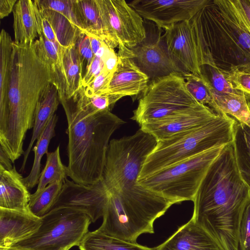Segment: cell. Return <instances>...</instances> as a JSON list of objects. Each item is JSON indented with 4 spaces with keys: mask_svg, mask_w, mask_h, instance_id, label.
<instances>
[{
    "mask_svg": "<svg viewBox=\"0 0 250 250\" xmlns=\"http://www.w3.org/2000/svg\"><path fill=\"white\" fill-rule=\"evenodd\" d=\"M250 190L236 165L232 143L224 146L197 192L191 218L223 250H239V229Z\"/></svg>",
    "mask_w": 250,
    "mask_h": 250,
    "instance_id": "1",
    "label": "cell"
},
{
    "mask_svg": "<svg viewBox=\"0 0 250 250\" xmlns=\"http://www.w3.org/2000/svg\"><path fill=\"white\" fill-rule=\"evenodd\" d=\"M51 83L49 67L34 42H13L7 103L0 109V146L13 163L24 153L26 132L33 127L38 104Z\"/></svg>",
    "mask_w": 250,
    "mask_h": 250,
    "instance_id": "2",
    "label": "cell"
},
{
    "mask_svg": "<svg viewBox=\"0 0 250 250\" xmlns=\"http://www.w3.org/2000/svg\"><path fill=\"white\" fill-rule=\"evenodd\" d=\"M156 143L152 135L140 128L132 135L110 140L102 180L122 203L154 206L173 204L138 183L143 166Z\"/></svg>",
    "mask_w": 250,
    "mask_h": 250,
    "instance_id": "3",
    "label": "cell"
},
{
    "mask_svg": "<svg viewBox=\"0 0 250 250\" xmlns=\"http://www.w3.org/2000/svg\"><path fill=\"white\" fill-rule=\"evenodd\" d=\"M124 123L102 110L67 124V175L73 182L89 186L101 181L110 137Z\"/></svg>",
    "mask_w": 250,
    "mask_h": 250,
    "instance_id": "4",
    "label": "cell"
},
{
    "mask_svg": "<svg viewBox=\"0 0 250 250\" xmlns=\"http://www.w3.org/2000/svg\"><path fill=\"white\" fill-rule=\"evenodd\" d=\"M236 121L223 113L196 129L157 141L146 159L139 178L147 176L212 148L232 143Z\"/></svg>",
    "mask_w": 250,
    "mask_h": 250,
    "instance_id": "5",
    "label": "cell"
},
{
    "mask_svg": "<svg viewBox=\"0 0 250 250\" xmlns=\"http://www.w3.org/2000/svg\"><path fill=\"white\" fill-rule=\"evenodd\" d=\"M224 146L212 148L147 176L139 178L138 183L173 204L185 201H193L210 165Z\"/></svg>",
    "mask_w": 250,
    "mask_h": 250,
    "instance_id": "6",
    "label": "cell"
},
{
    "mask_svg": "<svg viewBox=\"0 0 250 250\" xmlns=\"http://www.w3.org/2000/svg\"><path fill=\"white\" fill-rule=\"evenodd\" d=\"M197 40L211 54L218 66L250 68V55L243 48L210 0L190 21ZM222 66L221 68H222Z\"/></svg>",
    "mask_w": 250,
    "mask_h": 250,
    "instance_id": "7",
    "label": "cell"
},
{
    "mask_svg": "<svg viewBox=\"0 0 250 250\" xmlns=\"http://www.w3.org/2000/svg\"><path fill=\"white\" fill-rule=\"evenodd\" d=\"M200 104L187 90L183 75L173 73L149 82L131 119L141 126L188 110Z\"/></svg>",
    "mask_w": 250,
    "mask_h": 250,
    "instance_id": "8",
    "label": "cell"
},
{
    "mask_svg": "<svg viewBox=\"0 0 250 250\" xmlns=\"http://www.w3.org/2000/svg\"><path fill=\"white\" fill-rule=\"evenodd\" d=\"M41 218L42 224L35 233L9 249L61 250L79 246L92 222L86 214L68 208H54Z\"/></svg>",
    "mask_w": 250,
    "mask_h": 250,
    "instance_id": "9",
    "label": "cell"
},
{
    "mask_svg": "<svg viewBox=\"0 0 250 250\" xmlns=\"http://www.w3.org/2000/svg\"><path fill=\"white\" fill-rule=\"evenodd\" d=\"M110 47L132 48L146 38L142 17L124 0H96Z\"/></svg>",
    "mask_w": 250,
    "mask_h": 250,
    "instance_id": "10",
    "label": "cell"
},
{
    "mask_svg": "<svg viewBox=\"0 0 250 250\" xmlns=\"http://www.w3.org/2000/svg\"><path fill=\"white\" fill-rule=\"evenodd\" d=\"M118 55L131 59L149 78V82L173 73L184 75L170 56L163 36L160 32L156 39H147L128 48L119 45Z\"/></svg>",
    "mask_w": 250,
    "mask_h": 250,
    "instance_id": "11",
    "label": "cell"
},
{
    "mask_svg": "<svg viewBox=\"0 0 250 250\" xmlns=\"http://www.w3.org/2000/svg\"><path fill=\"white\" fill-rule=\"evenodd\" d=\"M210 0H134L127 3L142 18L167 29L179 22L190 21Z\"/></svg>",
    "mask_w": 250,
    "mask_h": 250,
    "instance_id": "12",
    "label": "cell"
},
{
    "mask_svg": "<svg viewBox=\"0 0 250 250\" xmlns=\"http://www.w3.org/2000/svg\"><path fill=\"white\" fill-rule=\"evenodd\" d=\"M107 200L108 191L102 179L95 184L85 186L66 178L51 210L70 208L86 214L95 223L103 217Z\"/></svg>",
    "mask_w": 250,
    "mask_h": 250,
    "instance_id": "13",
    "label": "cell"
},
{
    "mask_svg": "<svg viewBox=\"0 0 250 250\" xmlns=\"http://www.w3.org/2000/svg\"><path fill=\"white\" fill-rule=\"evenodd\" d=\"M168 51L183 71L202 76L201 67L206 62L198 47L190 21L175 23L163 35Z\"/></svg>",
    "mask_w": 250,
    "mask_h": 250,
    "instance_id": "14",
    "label": "cell"
},
{
    "mask_svg": "<svg viewBox=\"0 0 250 250\" xmlns=\"http://www.w3.org/2000/svg\"><path fill=\"white\" fill-rule=\"evenodd\" d=\"M208 106L200 104L188 110L140 126L157 140L168 139L196 129L218 116Z\"/></svg>",
    "mask_w": 250,
    "mask_h": 250,
    "instance_id": "15",
    "label": "cell"
},
{
    "mask_svg": "<svg viewBox=\"0 0 250 250\" xmlns=\"http://www.w3.org/2000/svg\"><path fill=\"white\" fill-rule=\"evenodd\" d=\"M42 218L30 210L0 208V249H8L33 235L40 228Z\"/></svg>",
    "mask_w": 250,
    "mask_h": 250,
    "instance_id": "16",
    "label": "cell"
},
{
    "mask_svg": "<svg viewBox=\"0 0 250 250\" xmlns=\"http://www.w3.org/2000/svg\"><path fill=\"white\" fill-rule=\"evenodd\" d=\"M118 56V61L110 80L106 94L118 101L137 95L147 87L149 79L128 58Z\"/></svg>",
    "mask_w": 250,
    "mask_h": 250,
    "instance_id": "17",
    "label": "cell"
},
{
    "mask_svg": "<svg viewBox=\"0 0 250 250\" xmlns=\"http://www.w3.org/2000/svg\"><path fill=\"white\" fill-rule=\"evenodd\" d=\"M155 250H223L217 241L191 219Z\"/></svg>",
    "mask_w": 250,
    "mask_h": 250,
    "instance_id": "18",
    "label": "cell"
},
{
    "mask_svg": "<svg viewBox=\"0 0 250 250\" xmlns=\"http://www.w3.org/2000/svg\"><path fill=\"white\" fill-rule=\"evenodd\" d=\"M30 195L23 177L15 166L11 170L0 167V208L29 209Z\"/></svg>",
    "mask_w": 250,
    "mask_h": 250,
    "instance_id": "19",
    "label": "cell"
},
{
    "mask_svg": "<svg viewBox=\"0 0 250 250\" xmlns=\"http://www.w3.org/2000/svg\"><path fill=\"white\" fill-rule=\"evenodd\" d=\"M14 41L19 44L33 42L39 36V22L34 0H18L13 9Z\"/></svg>",
    "mask_w": 250,
    "mask_h": 250,
    "instance_id": "20",
    "label": "cell"
},
{
    "mask_svg": "<svg viewBox=\"0 0 250 250\" xmlns=\"http://www.w3.org/2000/svg\"><path fill=\"white\" fill-rule=\"evenodd\" d=\"M60 100L58 89L51 83L48 86L37 107L32 137L27 148L24 151L20 170L23 171L33 145L42 133L57 110Z\"/></svg>",
    "mask_w": 250,
    "mask_h": 250,
    "instance_id": "21",
    "label": "cell"
},
{
    "mask_svg": "<svg viewBox=\"0 0 250 250\" xmlns=\"http://www.w3.org/2000/svg\"><path fill=\"white\" fill-rule=\"evenodd\" d=\"M224 20L250 55V26L234 0H213Z\"/></svg>",
    "mask_w": 250,
    "mask_h": 250,
    "instance_id": "22",
    "label": "cell"
},
{
    "mask_svg": "<svg viewBox=\"0 0 250 250\" xmlns=\"http://www.w3.org/2000/svg\"><path fill=\"white\" fill-rule=\"evenodd\" d=\"M75 6L82 31L101 39L110 48L96 0H75Z\"/></svg>",
    "mask_w": 250,
    "mask_h": 250,
    "instance_id": "23",
    "label": "cell"
},
{
    "mask_svg": "<svg viewBox=\"0 0 250 250\" xmlns=\"http://www.w3.org/2000/svg\"><path fill=\"white\" fill-rule=\"evenodd\" d=\"M34 45L42 59L48 64L52 83L57 87L60 100L64 98L66 92L65 78L63 66L54 45L42 33Z\"/></svg>",
    "mask_w": 250,
    "mask_h": 250,
    "instance_id": "24",
    "label": "cell"
},
{
    "mask_svg": "<svg viewBox=\"0 0 250 250\" xmlns=\"http://www.w3.org/2000/svg\"><path fill=\"white\" fill-rule=\"evenodd\" d=\"M232 145L239 175L250 190V127L236 121Z\"/></svg>",
    "mask_w": 250,
    "mask_h": 250,
    "instance_id": "25",
    "label": "cell"
},
{
    "mask_svg": "<svg viewBox=\"0 0 250 250\" xmlns=\"http://www.w3.org/2000/svg\"><path fill=\"white\" fill-rule=\"evenodd\" d=\"M219 110L250 127V95L239 91L236 93L220 94L213 92Z\"/></svg>",
    "mask_w": 250,
    "mask_h": 250,
    "instance_id": "26",
    "label": "cell"
},
{
    "mask_svg": "<svg viewBox=\"0 0 250 250\" xmlns=\"http://www.w3.org/2000/svg\"><path fill=\"white\" fill-rule=\"evenodd\" d=\"M78 247L80 250H155L105 234L98 229L89 231Z\"/></svg>",
    "mask_w": 250,
    "mask_h": 250,
    "instance_id": "27",
    "label": "cell"
},
{
    "mask_svg": "<svg viewBox=\"0 0 250 250\" xmlns=\"http://www.w3.org/2000/svg\"><path fill=\"white\" fill-rule=\"evenodd\" d=\"M58 117L55 114L38 138L35 146L32 149L34 153L33 166L29 175L23 178V182L28 188H32L38 184L41 175V160L48 152L49 143L55 135V127Z\"/></svg>",
    "mask_w": 250,
    "mask_h": 250,
    "instance_id": "28",
    "label": "cell"
},
{
    "mask_svg": "<svg viewBox=\"0 0 250 250\" xmlns=\"http://www.w3.org/2000/svg\"><path fill=\"white\" fill-rule=\"evenodd\" d=\"M62 62L65 78L66 92L61 101H67L75 95L82 87L81 65L79 54L75 45L62 48Z\"/></svg>",
    "mask_w": 250,
    "mask_h": 250,
    "instance_id": "29",
    "label": "cell"
},
{
    "mask_svg": "<svg viewBox=\"0 0 250 250\" xmlns=\"http://www.w3.org/2000/svg\"><path fill=\"white\" fill-rule=\"evenodd\" d=\"M4 29L0 34V109L6 105L12 71L13 43Z\"/></svg>",
    "mask_w": 250,
    "mask_h": 250,
    "instance_id": "30",
    "label": "cell"
},
{
    "mask_svg": "<svg viewBox=\"0 0 250 250\" xmlns=\"http://www.w3.org/2000/svg\"><path fill=\"white\" fill-rule=\"evenodd\" d=\"M39 9L49 22L58 42L62 48L75 44L82 31L62 14L52 10Z\"/></svg>",
    "mask_w": 250,
    "mask_h": 250,
    "instance_id": "31",
    "label": "cell"
},
{
    "mask_svg": "<svg viewBox=\"0 0 250 250\" xmlns=\"http://www.w3.org/2000/svg\"><path fill=\"white\" fill-rule=\"evenodd\" d=\"M63 182L48 185L44 188L31 194L28 204L29 210L41 218L52 208L62 188Z\"/></svg>",
    "mask_w": 250,
    "mask_h": 250,
    "instance_id": "32",
    "label": "cell"
},
{
    "mask_svg": "<svg viewBox=\"0 0 250 250\" xmlns=\"http://www.w3.org/2000/svg\"><path fill=\"white\" fill-rule=\"evenodd\" d=\"M183 76L187 90L198 102L208 106L218 115L224 113L215 103L211 85L202 75L188 73Z\"/></svg>",
    "mask_w": 250,
    "mask_h": 250,
    "instance_id": "33",
    "label": "cell"
},
{
    "mask_svg": "<svg viewBox=\"0 0 250 250\" xmlns=\"http://www.w3.org/2000/svg\"><path fill=\"white\" fill-rule=\"evenodd\" d=\"M46 155V163L41 172L36 190H41L53 183L64 182L67 178V167L62 162L60 146L54 151Z\"/></svg>",
    "mask_w": 250,
    "mask_h": 250,
    "instance_id": "34",
    "label": "cell"
},
{
    "mask_svg": "<svg viewBox=\"0 0 250 250\" xmlns=\"http://www.w3.org/2000/svg\"><path fill=\"white\" fill-rule=\"evenodd\" d=\"M201 71L202 76L209 83L214 93L225 94L236 93L240 91L234 88L227 80L224 69L217 65H203Z\"/></svg>",
    "mask_w": 250,
    "mask_h": 250,
    "instance_id": "35",
    "label": "cell"
},
{
    "mask_svg": "<svg viewBox=\"0 0 250 250\" xmlns=\"http://www.w3.org/2000/svg\"><path fill=\"white\" fill-rule=\"evenodd\" d=\"M35 1L40 9L52 10L62 14L82 31L75 9L74 0H35Z\"/></svg>",
    "mask_w": 250,
    "mask_h": 250,
    "instance_id": "36",
    "label": "cell"
},
{
    "mask_svg": "<svg viewBox=\"0 0 250 250\" xmlns=\"http://www.w3.org/2000/svg\"><path fill=\"white\" fill-rule=\"evenodd\" d=\"M80 62L81 77L84 78L92 62L94 55L92 52L87 34L81 33L75 43Z\"/></svg>",
    "mask_w": 250,
    "mask_h": 250,
    "instance_id": "37",
    "label": "cell"
},
{
    "mask_svg": "<svg viewBox=\"0 0 250 250\" xmlns=\"http://www.w3.org/2000/svg\"><path fill=\"white\" fill-rule=\"evenodd\" d=\"M225 76L234 89L250 95V68L233 67L224 69Z\"/></svg>",
    "mask_w": 250,
    "mask_h": 250,
    "instance_id": "38",
    "label": "cell"
},
{
    "mask_svg": "<svg viewBox=\"0 0 250 250\" xmlns=\"http://www.w3.org/2000/svg\"><path fill=\"white\" fill-rule=\"evenodd\" d=\"M112 74L104 70L90 83L85 86H82L79 90L88 97L106 94Z\"/></svg>",
    "mask_w": 250,
    "mask_h": 250,
    "instance_id": "39",
    "label": "cell"
},
{
    "mask_svg": "<svg viewBox=\"0 0 250 250\" xmlns=\"http://www.w3.org/2000/svg\"><path fill=\"white\" fill-rule=\"evenodd\" d=\"M239 250H250V199L241 219L239 236Z\"/></svg>",
    "mask_w": 250,
    "mask_h": 250,
    "instance_id": "40",
    "label": "cell"
},
{
    "mask_svg": "<svg viewBox=\"0 0 250 250\" xmlns=\"http://www.w3.org/2000/svg\"><path fill=\"white\" fill-rule=\"evenodd\" d=\"M39 21L41 28L42 32L45 37L51 42L55 46L57 50L58 54L62 62L61 57L62 50V47L60 45L58 42L55 33L49 23L48 21L43 16L41 13L39 8Z\"/></svg>",
    "mask_w": 250,
    "mask_h": 250,
    "instance_id": "41",
    "label": "cell"
},
{
    "mask_svg": "<svg viewBox=\"0 0 250 250\" xmlns=\"http://www.w3.org/2000/svg\"><path fill=\"white\" fill-rule=\"evenodd\" d=\"M104 70L103 58L94 56L87 73L82 80V86H85L94 80Z\"/></svg>",
    "mask_w": 250,
    "mask_h": 250,
    "instance_id": "42",
    "label": "cell"
},
{
    "mask_svg": "<svg viewBox=\"0 0 250 250\" xmlns=\"http://www.w3.org/2000/svg\"><path fill=\"white\" fill-rule=\"evenodd\" d=\"M103 59L104 62V70L109 72L113 73L118 61V54L115 53L113 49L108 47Z\"/></svg>",
    "mask_w": 250,
    "mask_h": 250,
    "instance_id": "43",
    "label": "cell"
},
{
    "mask_svg": "<svg viewBox=\"0 0 250 250\" xmlns=\"http://www.w3.org/2000/svg\"><path fill=\"white\" fill-rule=\"evenodd\" d=\"M88 35L90 42L91 47L94 56L103 58L107 48L109 47L101 39L92 35Z\"/></svg>",
    "mask_w": 250,
    "mask_h": 250,
    "instance_id": "44",
    "label": "cell"
},
{
    "mask_svg": "<svg viewBox=\"0 0 250 250\" xmlns=\"http://www.w3.org/2000/svg\"><path fill=\"white\" fill-rule=\"evenodd\" d=\"M17 0H0V18L7 17L12 11Z\"/></svg>",
    "mask_w": 250,
    "mask_h": 250,
    "instance_id": "45",
    "label": "cell"
},
{
    "mask_svg": "<svg viewBox=\"0 0 250 250\" xmlns=\"http://www.w3.org/2000/svg\"><path fill=\"white\" fill-rule=\"evenodd\" d=\"M250 26V0H234Z\"/></svg>",
    "mask_w": 250,
    "mask_h": 250,
    "instance_id": "46",
    "label": "cell"
},
{
    "mask_svg": "<svg viewBox=\"0 0 250 250\" xmlns=\"http://www.w3.org/2000/svg\"><path fill=\"white\" fill-rule=\"evenodd\" d=\"M12 162L8 155L0 146V167L6 170H11L13 168Z\"/></svg>",
    "mask_w": 250,
    "mask_h": 250,
    "instance_id": "47",
    "label": "cell"
},
{
    "mask_svg": "<svg viewBox=\"0 0 250 250\" xmlns=\"http://www.w3.org/2000/svg\"><path fill=\"white\" fill-rule=\"evenodd\" d=\"M69 249H69V248H66V249H62L61 250H69ZM0 250H14L8 249H0Z\"/></svg>",
    "mask_w": 250,
    "mask_h": 250,
    "instance_id": "48",
    "label": "cell"
}]
</instances>
